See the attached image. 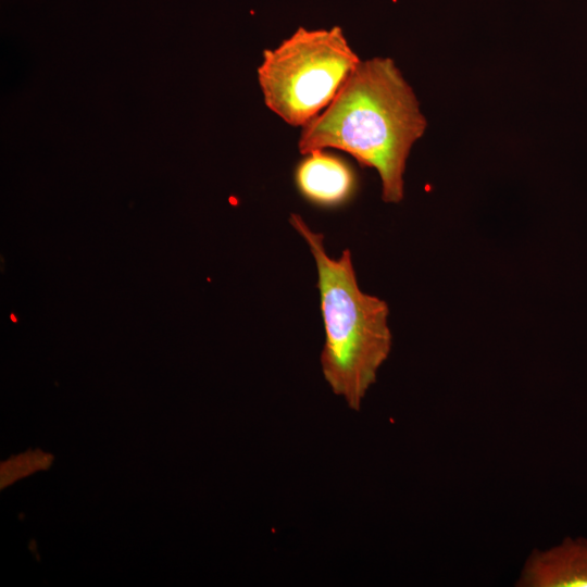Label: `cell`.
Returning <instances> with one entry per match:
<instances>
[{"instance_id":"1","label":"cell","mask_w":587,"mask_h":587,"mask_svg":"<svg viewBox=\"0 0 587 587\" xmlns=\"http://www.w3.org/2000/svg\"><path fill=\"white\" fill-rule=\"evenodd\" d=\"M426 129L416 96L390 58L360 60L329 105L302 127L298 149H336L380 178L382 199L404 196L407 161Z\"/></svg>"},{"instance_id":"2","label":"cell","mask_w":587,"mask_h":587,"mask_svg":"<svg viewBox=\"0 0 587 587\" xmlns=\"http://www.w3.org/2000/svg\"><path fill=\"white\" fill-rule=\"evenodd\" d=\"M289 223L304 239L316 265L325 332L322 374L332 391L359 411L391 350L389 307L360 289L349 249L332 258L324 235L314 232L301 215L291 213Z\"/></svg>"},{"instance_id":"3","label":"cell","mask_w":587,"mask_h":587,"mask_svg":"<svg viewBox=\"0 0 587 587\" xmlns=\"http://www.w3.org/2000/svg\"><path fill=\"white\" fill-rule=\"evenodd\" d=\"M360 60L341 27L300 26L263 51L258 80L264 103L288 125L302 128L329 105Z\"/></svg>"},{"instance_id":"4","label":"cell","mask_w":587,"mask_h":587,"mask_svg":"<svg viewBox=\"0 0 587 587\" xmlns=\"http://www.w3.org/2000/svg\"><path fill=\"white\" fill-rule=\"evenodd\" d=\"M303 155L295 170V184L305 200L321 208H337L352 198L358 179L348 162L328 149Z\"/></svg>"},{"instance_id":"5","label":"cell","mask_w":587,"mask_h":587,"mask_svg":"<svg viewBox=\"0 0 587 587\" xmlns=\"http://www.w3.org/2000/svg\"><path fill=\"white\" fill-rule=\"evenodd\" d=\"M520 587H587V539L565 538L545 551L534 550L528 557Z\"/></svg>"},{"instance_id":"6","label":"cell","mask_w":587,"mask_h":587,"mask_svg":"<svg viewBox=\"0 0 587 587\" xmlns=\"http://www.w3.org/2000/svg\"><path fill=\"white\" fill-rule=\"evenodd\" d=\"M52 455L41 450L27 451L12 457L1 463V489L15 480L33 474L39 470L48 469L52 463Z\"/></svg>"},{"instance_id":"7","label":"cell","mask_w":587,"mask_h":587,"mask_svg":"<svg viewBox=\"0 0 587 587\" xmlns=\"http://www.w3.org/2000/svg\"><path fill=\"white\" fill-rule=\"evenodd\" d=\"M11 320H12L13 322H16V321H17L14 314H11Z\"/></svg>"}]
</instances>
